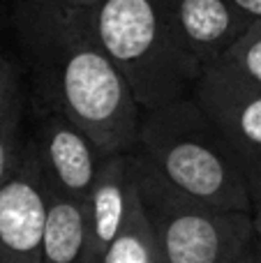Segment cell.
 <instances>
[{
  "instance_id": "cell-1",
  "label": "cell",
  "mask_w": 261,
  "mask_h": 263,
  "mask_svg": "<svg viewBox=\"0 0 261 263\" xmlns=\"http://www.w3.org/2000/svg\"><path fill=\"white\" fill-rule=\"evenodd\" d=\"M12 21L42 109L72 120L104 155L132 153L141 106L97 40L90 12L63 0H14Z\"/></svg>"
},
{
  "instance_id": "cell-2",
  "label": "cell",
  "mask_w": 261,
  "mask_h": 263,
  "mask_svg": "<svg viewBox=\"0 0 261 263\" xmlns=\"http://www.w3.org/2000/svg\"><path fill=\"white\" fill-rule=\"evenodd\" d=\"M132 153L183 194L222 210L252 213L236 150L192 95L141 111Z\"/></svg>"
},
{
  "instance_id": "cell-3",
  "label": "cell",
  "mask_w": 261,
  "mask_h": 263,
  "mask_svg": "<svg viewBox=\"0 0 261 263\" xmlns=\"http://www.w3.org/2000/svg\"><path fill=\"white\" fill-rule=\"evenodd\" d=\"M90 21L141 111L192 95L203 65L180 35L169 0H102Z\"/></svg>"
},
{
  "instance_id": "cell-4",
  "label": "cell",
  "mask_w": 261,
  "mask_h": 263,
  "mask_svg": "<svg viewBox=\"0 0 261 263\" xmlns=\"http://www.w3.org/2000/svg\"><path fill=\"white\" fill-rule=\"evenodd\" d=\"M137 199L166 263H243L254 245V217L183 194L139 155L127 153Z\"/></svg>"
},
{
  "instance_id": "cell-5",
  "label": "cell",
  "mask_w": 261,
  "mask_h": 263,
  "mask_svg": "<svg viewBox=\"0 0 261 263\" xmlns=\"http://www.w3.org/2000/svg\"><path fill=\"white\" fill-rule=\"evenodd\" d=\"M46 190V176L30 139L0 187V263H40Z\"/></svg>"
},
{
  "instance_id": "cell-6",
  "label": "cell",
  "mask_w": 261,
  "mask_h": 263,
  "mask_svg": "<svg viewBox=\"0 0 261 263\" xmlns=\"http://www.w3.org/2000/svg\"><path fill=\"white\" fill-rule=\"evenodd\" d=\"M192 97L213 118L236 157H261V88L225 63L201 69Z\"/></svg>"
},
{
  "instance_id": "cell-7",
  "label": "cell",
  "mask_w": 261,
  "mask_h": 263,
  "mask_svg": "<svg viewBox=\"0 0 261 263\" xmlns=\"http://www.w3.org/2000/svg\"><path fill=\"white\" fill-rule=\"evenodd\" d=\"M32 143L51 190L67 199L86 201L97 171L109 155L102 153L72 120L49 109H42Z\"/></svg>"
},
{
  "instance_id": "cell-8",
  "label": "cell",
  "mask_w": 261,
  "mask_h": 263,
  "mask_svg": "<svg viewBox=\"0 0 261 263\" xmlns=\"http://www.w3.org/2000/svg\"><path fill=\"white\" fill-rule=\"evenodd\" d=\"M169 5L180 35L203 67L217 63L254 23L231 0H169Z\"/></svg>"
},
{
  "instance_id": "cell-9",
  "label": "cell",
  "mask_w": 261,
  "mask_h": 263,
  "mask_svg": "<svg viewBox=\"0 0 261 263\" xmlns=\"http://www.w3.org/2000/svg\"><path fill=\"white\" fill-rule=\"evenodd\" d=\"M129 194H132V182H129L127 171V153L104 157L95 182L83 201L90 263H100L114 238L118 236L129 205Z\"/></svg>"
},
{
  "instance_id": "cell-10",
  "label": "cell",
  "mask_w": 261,
  "mask_h": 263,
  "mask_svg": "<svg viewBox=\"0 0 261 263\" xmlns=\"http://www.w3.org/2000/svg\"><path fill=\"white\" fill-rule=\"evenodd\" d=\"M40 263H90L83 201L67 199L51 187L46 190V217Z\"/></svg>"
},
{
  "instance_id": "cell-11",
  "label": "cell",
  "mask_w": 261,
  "mask_h": 263,
  "mask_svg": "<svg viewBox=\"0 0 261 263\" xmlns=\"http://www.w3.org/2000/svg\"><path fill=\"white\" fill-rule=\"evenodd\" d=\"M26 83L21 65L0 53V187L16 168L23 153Z\"/></svg>"
},
{
  "instance_id": "cell-12",
  "label": "cell",
  "mask_w": 261,
  "mask_h": 263,
  "mask_svg": "<svg viewBox=\"0 0 261 263\" xmlns=\"http://www.w3.org/2000/svg\"><path fill=\"white\" fill-rule=\"evenodd\" d=\"M100 263H166L155 236H153L151 224L141 210L134 187L129 194V205L125 213L123 227L109 245V250L104 252V256L100 259Z\"/></svg>"
},
{
  "instance_id": "cell-13",
  "label": "cell",
  "mask_w": 261,
  "mask_h": 263,
  "mask_svg": "<svg viewBox=\"0 0 261 263\" xmlns=\"http://www.w3.org/2000/svg\"><path fill=\"white\" fill-rule=\"evenodd\" d=\"M227 67L261 88V21H254L243 37L220 58Z\"/></svg>"
},
{
  "instance_id": "cell-14",
  "label": "cell",
  "mask_w": 261,
  "mask_h": 263,
  "mask_svg": "<svg viewBox=\"0 0 261 263\" xmlns=\"http://www.w3.org/2000/svg\"><path fill=\"white\" fill-rule=\"evenodd\" d=\"M252 215H261V157H238Z\"/></svg>"
},
{
  "instance_id": "cell-15",
  "label": "cell",
  "mask_w": 261,
  "mask_h": 263,
  "mask_svg": "<svg viewBox=\"0 0 261 263\" xmlns=\"http://www.w3.org/2000/svg\"><path fill=\"white\" fill-rule=\"evenodd\" d=\"M240 12H245L248 16H252L254 21H261V0H231Z\"/></svg>"
},
{
  "instance_id": "cell-16",
  "label": "cell",
  "mask_w": 261,
  "mask_h": 263,
  "mask_svg": "<svg viewBox=\"0 0 261 263\" xmlns=\"http://www.w3.org/2000/svg\"><path fill=\"white\" fill-rule=\"evenodd\" d=\"M65 5H69V7H77V9H86V12H90V9H95L97 5L102 3V0H63Z\"/></svg>"
},
{
  "instance_id": "cell-17",
  "label": "cell",
  "mask_w": 261,
  "mask_h": 263,
  "mask_svg": "<svg viewBox=\"0 0 261 263\" xmlns=\"http://www.w3.org/2000/svg\"><path fill=\"white\" fill-rule=\"evenodd\" d=\"M243 263H261V245L257 240H254V245H252V250L248 252V256H245V261Z\"/></svg>"
},
{
  "instance_id": "cell-18",
  "label": "cell",
  "mask_w": 261,
  "mask_h": 263,
  "mask_svg": "<svg viewBox=\"0 0 261 263\" xmlns=\"http://www.w3.org/2000/svg\"><path fill=\"white\" fill-rule=\"evenodd\" d=\"M252 217H254V238L261 245V215H252Z\"/></svg>"
},
{
  "instance_id": "cell-19",
  "label": "cell",
  "mask_w": 261,
  "mask_h": 263,
  "mask_svg": "<svg viewBox=\"0 0 261 263\" xmlns=\"http://www.w3.org/2000/svg\"><path fill=\"white\" fill-rule=\"evenodd\" d=\"M12 3H14V0H12Z\"/></svg>"
}]
</instances>
